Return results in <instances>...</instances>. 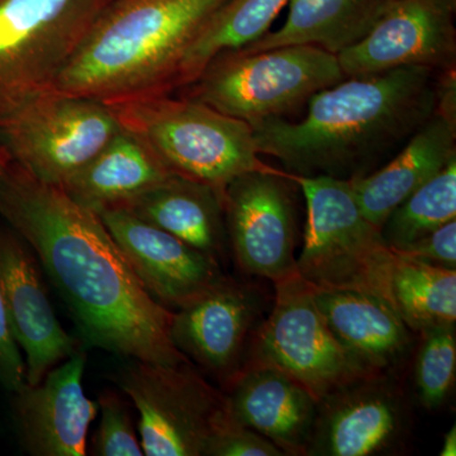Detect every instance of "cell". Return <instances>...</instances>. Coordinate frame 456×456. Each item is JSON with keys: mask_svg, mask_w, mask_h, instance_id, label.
Instances as JSON below:
<instances>
[{"mask_svg": "<svg viewBox=\"0 0 456 456\" xmlns=\"http://www.w3.org/2000/svg\"><path fill=\"white\" fill-rule=\"evenodd\" d=\"M0 216L38 257L90 344L152 364H193L171 340L173 311L147 292L97 213L2 149Z\"/></svg>", "mask_w": 456, "mask_h": 456, "instance_id": "obj_1", "label": "cell"}, {"mask_svg": "<svg viewBox=\"0 0 456 456\" xmlns=\"http://www.w3.org/2000/svg\"><path fill=\"white\" fill-rule=\"evenodd\" d=\"M436 79L419 66L346 77L314 94L301 121L253 126L257 151L293 176L367 175L434 116Z\"/></svg>", "mask_w": 456, "mask_h": 456, "instance_id": "obj_2", "label": "cell"}, {"mask_svg": "<svg viewBox=\"0 0 456 456\" xmlns=\"http://www.w3.org/2000/svg\"><path fill=\"white\" fill-rule=\"evenodd\" d=\"M226 0H112L51 90L110 103L167 94L183 56Z\"/></svg>", "mask_w": 456, "mask_h": 456, "instance_id": "obj_3", "label": "cell"}, {"mask_svg": "<svg viewBox=\"0 0 456 456\" xmlns=\"http://www.w3.org/2000/svg\"><path fill=\"white\" fill-rule=\"evenodd\" d=\"M122 128L151 149L174 174L224 193L232 180L268 170L253 127L197 99L139 95L106 103Z\"/></svg>", "mask_w": 456, "mask_h": 456, "instance_id": "obj_4", "label": "cell"}, {"mask_svg": "<svg viewBox=\"0 0 456 456\" xmlns=\"http://www.w3.org/2000/svg\"><path fill=\"white\" fill-rule=\"evenodd\" d=\"M346 79L338 56L314 46H284L213 57L187 97L253 127L285 118L321 90Z\"/></svg>", "mask_w": 456, "mask_h": 456, "instance_id": "obj_5", "label": "cell"}, {"mask_svg": "<svg viewBox=\"0 0 456 456\" xmlns=\"http://www.w3.org/2000/svg\"><path fill=\"white\" fill-rule=\"evenodd\" d=\"M305 200L299 277L314 288L362 290L388 303L392 248L362 215L349 180L293 176Z\"/></svg>", "mask_w": 456, "mask_h": 456, "instance_id": "obj_6", "label": "cell"}, {"mask_svg": "<svg viewBox=\"0 0 456 456\" xmlns=\"http://www.w3.org/2000/svg\"><path fill=\"white\" fill-rule=\"evenodd\" d=\"M112 0H0V119L53 88Z\"/></svg>", "mask_w": 456, "mask_h": 456, "instance_id": "obj_7", "label": "cell"}, {"mask_svg": "<svg viewBox=\"0 0 456 456\" xmlns=\"http://www.w3.org/2000/svg\"><path fill=\"white\" fill-rule=\"evenodd\" d=\"M121 128L103 102L47 90L0 119V149L35 178L61 188Z\"/></svg>", "mask_w": 456, "mask_h": 456, "instance_id": "obj_8", "label": "cell"}, {"mask_svg": "<svg viewBox=\"0 0 456 456\" xmlns=\"http://www.w3.org/2000/svg\"><path fill=\"white\" fill-rule=\"evenodd\" d=\"M251 340L250 360L284 371L318 403L342 387L374 377L336 338L299 274L275 283L274 307Z\"/></svg>", "mask_w": 456, "mask_h": 456, "instance_id": "obj_9", "label": "cell"}, {"mask_svg": "<svg viewBox=\"0 0 456 456\" xmlns=\"http://www.w3.org/2000/svg\"><path fill=\"white\" fill-rule=\"evenodd\" d=\"M117 383L139 411L147 456H206L209 441L230 416L227 398L193 364L134 360Z\"/></svg>", "mask_w": 456, "mask_h": 456, "instance_id": "obj_10", "label": "cell"}, {"mask_svg": "<svg viewBox=\"0 0 456 456\" xmlns=\"http://www.w3.org/2000/svg\"><path fill=\"white\" fill-rule=\"evenodd\" d=\"M294 180L274 167L251 171L224 191L227 239L248 274L273 283L298 274Z\"/></svg>", "mask_w": 456, "mask_h": 456, "instance_id": "obj_11", "label": "cell"}, {"mask_svg": "<svg viewBox=\"0 0 456 456\" xmlns=\"http://www.w3.org/2000/svg\"><path fill=\"white\" fill-rule=\"evenodd\" d=\"M456 0H389L362 40L338 53L345 77L456 69Z\"/></svg>", "mask_w": 456, "mask_h": 456, "instance_id": "obj_12", "label": "cell"}, {"mask_svg": "<svg viewBox=\"0 0 456 456\" xmlns=\"http://www.w3.org/2000/svg\"><path fill=\"white\" fill-rule=\"evenodd\" d=\"M155 301L179 310L226 277L220 261L125 208L97 212Z\"/></svg>", "mask_w": 456, "mask_h": 456, "instance_id": "obj_13", "label": "cell"}, {"mask_svg": "<svg viewBox=\"0 0 456 456\" xmlns=\"http://www.w3.org/2000/svg\"><path fill=\"white\" fill-rule=\"evenodd\" d=\"M260 302L253 288L224 277L173 311L171 340L183 355L227 386L241 368Z\"/></svg>", "mask_w": 456, "mask_h": 456, "instance_id": "obj_14", "label": "cell"}, {"mask_svg": "<svg viewBox=\"0 0 456 456\" xmlns=\"http://www.w3.org/2000/svg\"><path fill=\"white\" fill-rule=\"evenodd\" d=\"M0 294L9 330L26 354V383H40L77 350L51 305L31 248L14 231H0Z\"/></svg>", "mask_w": 456, "mask_h": 456, "instance_id": "obj_15", "label": "cell"}, {"mask_svg": "<svg viewBox=\"0 0 456 456\" xmlns=\"http://www.w3.org/2000/svg\"><path fill=\"white\" fill-rule=\"evenodd\" d=\"M406 428L401 393L384 374L342 387L318 403L305 455L371 456L397 445Z\"/></svg>", "mask_w": 456, "mask_h": 456, "instance_id": "obj_16", "label": "cell"}, {"mask_svg": "<svg viewBox=\"0 0 456 456\" xmlns=\"http://www.w3.org/2000/svg\"><path fill=\"white\" fill-rule=\"evenodd\" d=\"M86 356L75 351L35 386L14 395V419L23 445L36 456H84L86 435L99 411L86 397L83 374Z\"/></svg>", "mask_w": 456, "mask_h": 456, "instance_id": "obj_17", "label": "cell"}, {"mask_svg": "<svg viewBox=\"0 0 456 456\" xmlns=\"http://www.w3.org/2000/svg\"><path fill=\"white\" fill-rule=\"evenodd\" d=\"M228 408L240 424L256 431L284 455H305L318 401L284 371L248 360L227 383Z\"/></svg>", "mask_w": 456, "mask_h": 456, "instance_id": "obj_18", "label": "cell"}, {"mask_svg": "<svg viewBox=\"0 0 456 456\" xmlns=\"http://www.w3.org/2000/svg\"><path fill=\"white\" fill-rule=\"evenodd\" d=\"M456 158V127L434 114L388 163L350 179L362 215L382 228L388 216Z\"/></svg>", "mask_w": 456, "mask_h": 456, "instance_id": "obj_19", "label": "cell"}, {"mask_svg": "<svg viewBox=\"0 0 456 456\" xmlns=\"http://www.w3.org/2000/svg\"><path fill=\"white\" fill-rule=\"evenodd\" d=\"M312 289L336 338L371 374L391 370L406 356L412 336L389 303L362 290Z\"/></svg>", "mask_w": 456, "mask_h": 456, "instance_id": "obj_20", "label": "cell"}, {"mask_svg": "<svg viewBox=\"0 0 456 456\" xmlns=\"http://www.w3.org/2000/svg\"><path fill=\"white\" fill-rule=\"evenodd\" d=\"M116 208L127 209L215 259L226 248L224 193L203 183L173 175Z\"/></svg>", "mask_w": 456, "mask_h": 456, "instance_id": "obj_21", "label": "cell"}, {"mask_svg": "<svg viewBox=\"0 0 456 456\" xmlns=\"http://www.w3.org/2000/svg\"><path fill=\"white\" fill-rule=\"evenodd\" d=\"M146 143L121 128L61 189L93 212L125 206L173 176Z\"/></svg>", "mask_w": 456, "mask_h": 456, "instance_id": "obj_22", "label": "cell"}, {"mask_svg": "<svg viewBox=\"0 0 456 456\" xmlns=\"http://www.w3.org/2000/svg\"><path fill=\"white\" fill-rule=\"evenodd\" d=\"M388 0H289L277 31L241 47L259 53L284 46H314L338 56L367 36Z\"/></svg>", "mask_w": 456, "mask_h": 456, "instance_id": "obj_23", "label": "cell"}, {"mask_svg": "<svg viewBox=\"0 0 456 456\" xmlns=\"http://www.w3.org/2000/svg\"><path fill=\"white\" fill-rule=\"evenodd\" d=\"M288 3L289 0H226L183 56L167 94L191 86L213 57L263 37Z\"/></svg>", "mask_w": 456, "mask_h": 456, "instance_id": "obj_24", "label": "cell"}, {"mask_svg": "<svg viewBox=\"0 0 456 456\" xmlns=\"http://www.w3.org/2000/svg\"><path fill=\"white\" fill-rule=\"evenodd\" d=\"M388 303L411 331L455 323L456 269L430 265L395 253Z\"/></svg>", "mask_w": 456, "mask_h": 456, "instance_id": "obj_25", "label": "cell"}, {"mask_svg": "<svg viewBox=\"0 0 456 456\" xmlns=\"http://www.w3.org/2000/svg\"><path fill=\"white\" fill-rule=\"evenodd\" d=\"M455 218L456 158L399 204L380 233L389 248H402Z\"/></svg>", "mask_w": 456, "mask_h": 456, "instance_id": "obj_26", "label": "cell"}, {"mask_svg": "<svg viewBox=\"0 0 456 456\" xmlns=\"http://www.w3.org/2000/svg\"><path fill=\"white\" fill-rule=\"evenodd\" d=\"M415 379L419 402L428 410L445 403L455 382V323L422 330Z\"/></svg>", "mask_w": 456, "mask_h": 456, "instance_id": "obj_27", "label": "cell"}, {"mask_svg": "<svg viewBox=\"0 0 456 456\" xmlns=\"http://www.w3.org/2000/svg\"><path fill=\"white\" fill-rule=\"evenodd\" d=\"M101 425L94 437L93 454L99 456H141V448L127 403L117 393H102L98 401Z\"/></svg>", "mask_w": 456, "mask_h": 456, "instance_id": "obj_28", "label": "cell"}, {"mask_svg": "<svg viewBox=\"0 0 456 456\" xmlns=\"http://www.w3.org/2000/svg\"><path fill=\"white\" fill-rule=\"evenodd\" d=\"M272 441L246 428L231 415L209 441L206 456H283Z\"/></svg>", "mask_w": 456, "mask_h": 456, "instance_id": "obj_29", "label": "cell"}, {"mask_svg": "<svg viewBox=\"0 0 456 456\" xmlns=\"http://www.w3.org/2000/svg\"><path fill=\"white\" fill-rule=\"evenodd\" d=\"M392 250L408 259L456 269V220L448 222L412 244Z\"/></svg>", "mask_w": 456, "mask_h": 456, "instance_id": "obj_30", "label": "cell"}, {"mask_svg": "<svg viewBox=\"0 0 456 456\" xmlns=\"http://www.w3.org/2000/svg\"><path fill=\"white\" fill-rule=\"evenodd\" d=\"M0 384L16 393L26 384V364L20 347L9 330L4 305L0 294Z\"/></svg>", "mask_w": 456, "mask_h": 456, "instance_id": "obj_31", "label": "cell"}, {"mask_svg": "<svg viewBox=\"0 0 456 456\" xmlns=\"http://www.w3.org/2000/svg\"><path fill=\"white\" fill-rule=\"evenodd\" d=\"M435 114L456 127V69L437 73Z\"/></svg>", "mask_w": 456, "mask_h": 456, "instance_id": "obj_32", "label": "cell"}, {"mask_svg": "<svg viewBox=\"0 0 456 456\" xmlns=\"http://www.w3.org/2000/svg\"><path fill=\"white\" fill-rule=\"evenodd\" d=\"M456 455V428L452 426L448 434L444 437L443 448L440 450V456Z\"/></svg>", "mask_w": 456, "mask_h": 456, "instance_id": "obj_33", "label": "cell"}, {"mask_svg": "<svg viewBox=\"0 0 456 456\" xmlns=\"http://www.w3.org/2000/svg\"><path fill=\"white\" fill-rule=\"evenodd\" d=\"M388 2H389V0H388Z\"/></svg>", "mask_w": 456, "mask_h": 456, "instance_id": "obj_34", "label": "cell"}]
</instances>
